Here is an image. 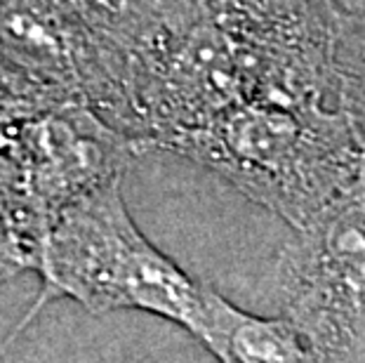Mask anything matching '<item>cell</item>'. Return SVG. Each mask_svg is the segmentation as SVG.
Here are the masks:
<instances>
[{"label": "cell", "mask_w": 365, "mask_h": 363, "mask_svg": "<svg viewBox=\"0 0 365 363\" xmlns=\"http://www.w3.org/2000/svg\"><path fill=\"white\" fill-rule=\"evenodd\" d=\"M113 177L68 200L45 227L36 274L41 292L17 330L54 300H73L90 314L146 312L198 337L207 283L191 279L132 220Z\"/></svg>", "instance_id": "cell-2"}, {"label": "cell", "mask_w": 365, "mask_h": 363, "mask_svg": "<svg viewBox=\"0 0 365 363\" xmlns=\"http://www.w3.org/2000/svg\"><path fill=\"white\" fill-rule=\"evenodd\" d=\"M198 342L224 363H299L316 361L304 333L287 316L243 312L212 285L205 288V314Z\"/></svg>", "instance_id": "cell-6"}, {"label": "cell", "mask_w": 365, "mask_h": 363, "mask_svg": "<svg viewBox=\"0 0 365 363\" xmlns=\"http://www.w3.org/2000/svg\"><path fill=\"white\" fill-rule=\"evenodd\" d=\"M163 151L212 170L294 229L363 170L344 106L250 102L210 116Z\"/></svg>", "instance_id": "cell-1"}, {"label": "cell", "mask_w": 365, "mask_h": 363, "mask_svg": "<svg viewBox=\"0 0 365 363\" xmlns=\"http://www.w3.org/2000/svg\"><path fill=\"white\" fill-rule=\"evenodd\" d=\"M339 21L365 43V0H332Z\"/></svg>", "instance_id": "cell-9"}, {"label": "cell", "mask_w": 365, "mask_h": 363, "mask_svg": "<svg viewBox=\"0 0 365 363\" xmlns=\"http://www.w3.org/2000/svg\"><path fill=\"white\" fill-rule=\"evenodd\" d=\"M283 314L316 361L354 359L365 344V170L297 229L278 260Z\"/></svg>", "instance_id": "cell-3"}, {"label": "cell", "mask_w": 365, "mask_h": 363, "mask_svg": "<svg viewBox=\"0 0 365 363\" xmlns=\"http://www.w3.org/2000/svg\"><path fill=\"white\" fill-rule=\"evenodd\" d=\"M139 144L73 99H50L21 123L0 153V187L45 220L68 200L125 177Z\"/></svg>", "instance_id": "cell-5"}, {"label": "cell", "mask_w": 365, "mask_h": 363, "mask_svg": "<svg viewBox=\"0 0 365 363\" xmlns=\"http://www.w3.org/2000/svg\"><path fill=\"white\" fill-rule=\"evenodd\" d=\"M337 55H339L341 71H344L346 109L349 116H351L356 137H359L363 151V170H365V43L361 38H356L341 21H339Z\"/></svg>", "instance_id": "cell-8"}, {"label": "cell", "mask_w": 365, "mask_h": 363, "mask_svg": "<svg viewBox=\"0 0 365 363\" xmlns=\"http://www.w3.org/2000/svg\"><path fill=\"white\" fill-rule=\"evenodd\" d=\"M45 227L34 208L0 187V285L36 272Z\"/></svg>", "instance_id": "cell-7"}, {"label": "cell", "mask_w": 365, "mask_h": 363, "mask_svg": "<svg viewBox=\"0 0 365 363\" xmlns=\"http://www.w3.org/2000/svg\"><path fill=\"white\" fill-rule=\"evenodd\" d=\"M0 64L125 133L128 57L73 0H0Z\"/></svg>", "instance_id": "cell-4"}]
</instances>
